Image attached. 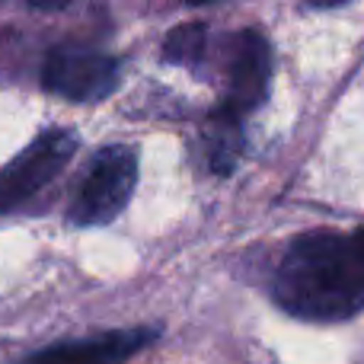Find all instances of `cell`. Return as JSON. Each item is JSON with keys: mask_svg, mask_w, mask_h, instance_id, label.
<instances>
[{"mask_svg": "<svg viewBox=\"0 0 364 364\" xmlns=\"http://www.w3.org/2000/svg\"><path fill=\"white\" fill-rule=\"evenodd\" d=\"M275 301L301 320H348L364 310V246L333 230L304 233L275 272Z\"/></svg>", "mask_w": 364, "mask_h": 364, "instance_id": "6da1fadb", "label": "cell"}, {"mask_svg": "<svg viewBox=\"0 0 364 364\" xmlns=\"http://www.w3.org/2000/svg\"><path fill=\"white\" fill-rule=\"evenodd\" d=\"M134 182H138V157H134L132 147H102L90 164L87 176L77 186L68 218L80 227L109 224L132 201Z\"/></svg>", "mask_w": 364, "mask_h": 364, "instance_id": "7a4b0ae2", "label": "cell"}, {"mask_svg": "<svg viewBox=\"0 0 364 364\" xmlns=\"http://www.w3.org/2000/svg\"><path fill=\"white\" fill-rule=\"evenodd\" d=\"M77 151V134L51 128L42 132L23 154L10 160L0 170V211H13L23 201H29L42 186H48L64 170Z\"/></svg>", "mask_w": 364, "mask_h": 364, "instance_id": "3957f363", "label": "cell"}, {"mask_svg": "<svg viewBox=\"0 0 364 364\" xmlns=\"http://www.w3.org/2000/svg\"><path fill=\"white\" fill-rule=\"evenodd\" d=\"M119 61L93 48H77V45H61L48 51L42 68L45 90L64 96L74 102H93L109 96L119 87Z\"/></svg>", "mask_w": 364, "mask_h": 364, "instance_id": "277c9868", "label": "cell"}, {"mask_svg": "<svg viewBox=\"0 0 364 364\" xmlns=\"http://www.w3.org/2000/svg\"><path fill=\"white\" fill-rule=\"evenodd\" d=\"M269 77H272V48L265 42V36L256 29L240 32L230 68V93H227L220 112L233 115V119H243L246 112H252L269 93Z\"/></svg>", "mask_w": 364, "mask_h": 364, "instance_id": "5b68a950", "label": "cell"}, {"mask_svg": "<svg viewBox=\"0 0 364 364\" xmlns=\"http://www.w3.org/2000/svg\"><path fill=\"white\" fill-rule=\"evenodd\" d=\"M157 339V329H115L93 339L61 342L55 348L32 355L26 364H122Z\"/></svg>", "mask_w": 364, "mask_h": 364, "instance_id": "8992f818", "label": "cell"}, {"mask_svg": "<svg viewBox=\"0 0 364 364\" xmlns=\"http://www.w3.org/2000/svg\"><path fill=\"white\" fill-rule=\"evenodd\" d=\"M205 38H208V29L201 23L176 26L164 42V58L176 64H195L201 58V51H205Z\"/></svg>", "mask_w": 364, "mask_h": 364, "instance_id": "52a82bcc", "label": "cell"}, {"mask_svg": "<svg viewBox=\"0 0 364 364\" xmlns=\"http://www.w3.org/2000/svg\"><path fill=\"white\" fill-rule=\"evenodd\" d=\"M314 6H339V4H348V0H310Z\"/></svg>", "mask_w": 364, "mask_h": 364, "instance_id": "ba28073f", "label": "cell"}, {"mask_svg": "<svg viewBox=\"0 0 364 364\" xmlns=\"http://www.w3.org/2000/svg\"><path fill=\"white\" fill-rule=\"evenodd\" d=\"M32 4H38V6H64V0H32Z\"/></svg>", "mask_w": 364, "mask_h": 364, "instance_id": "9c48e42d", "label": "cell"}, {"mask_svg": "<svg viewBox=\"0 0 364 364\" xmlns=\"http://www.w3.org/2000/svg\"><path fill=\"white\" fill-rule=\"evenodd\" d=\"M355 237H358V243L364 246V230H358V233H355Z\"/></svg>", "mask_w": 364, "mask_h": 364, "instance_id": "30bf717a", "label": "cell"}, {"mask_svg": "<svg viewBox=\"0 0 364 364\" xmlns=\"http://www.w3.org/2000/svg\"><path fill=\"white\" fill-rule=\"evenodd\" d=\"M188 4H208V0H188Z\"/></svg>", "mask_w": 364, "mask_h": 364, "instance_id": "8fae6325", "label": "cell"}]
</instances>
